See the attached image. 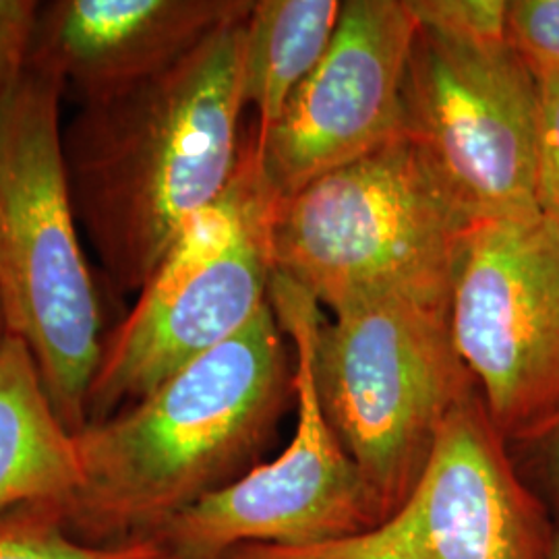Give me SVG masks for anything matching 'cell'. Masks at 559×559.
<instances>
[{
    "label": "cell",
    "instance_id": "12",
    "mask_svg": "<svg viewBox=\"0 0 559 559\" xmlns=\"http://www.w3.org/2000/svg\"><path fill=\"white\" fill-rule=\"evenodd\" d=\"M253 0H59L41 4L29 62L85 100L131 87L175 64Z\"/></svg>",
    "mask_w": 559,
    "mask_h": 559
},
{
    "label": "cell",
    "instance_id": "15",
    "mask_svg": "<svg viewBox=\"0 0 559 559\" xmlns=\"http://www.w3.org/2000/svg\"><path fill=\"white\" fill-rule=\"evenodd\" d=\"M152 543L90 545L75 539L59 506H27L0 516V559H147Z\"/></svg>",
    "mask_w": 559,
    "mask_h": 559
},
{
    "label": "cell",
    "instance_id": "6",
    "mask_svg": "<svg viewBox=\"0 0 559 559\" xmlns=\"http://www.w3.org/2000/svg\"><path fill=\"white\" fill-rule=\"evenodd\" d=\"M276 201L253 140L245 141L226 191L182 228L135 307L104 338L87 425L147 396L258 316L274 272Z\"/></svg>",
    "mask_w": 559,
    "mask_h": 559
},
{
    "label": "cell",
    "instance_id": "8",
    "mask_svg": "<svg viewBox=\"0 0 559 559\" xmlns=\"http://www.w3.org/2000/svg\"><path fill=\"white\" fill-rule=\"evenodd\" d=\"M267 300L295 346L297 425L284 452L185 510L150 540L170 559H224L242 545L311 547L380 524L359 466L338 440L316 381L318 300L272 272Z\"/></svg>",
    "mask_w": 559,
    "mask_h": 559
},
{
    "label": "cell",
    "instance_id": "10",
    "mask_svg": "<svg viewBox=\"0 0 559 559\" xmlns=\"http://www.w3.org/2000/svg\"><path fill=\"white\" fill-rule=\"evenodd\" d=\"M554 537L549 503L520 475L477 388L380 524L311 547L242 545L224 559H549Z\"/></svg>",
    "mask_w": 559,
    "mask_h": 559
},
{
    "label": "cell",
    "instance_id": "21",
    "mask_svg": "<svg viewBox=\"0 0 559 559\" xmlns=\"http://www.w3.org/2000/svg\"><path fill=\"white\" fill-rule=\"evenodd\" d=\"M7 332V325H4V311H2V302H0V334Z\"/></svg>",
    "mask_w": 559,
    "mask_h": 559
},
{
    "label": "cell",
    "instance_id": "20",
    "mask_svg": "<svg viewBox=\"0 0 559 559\" xmlns=\"http://www.w3.org/2000/svg\"><path fill=\"white\" fill-rule=\"evenodd\" d=\"M559 559V524H556V537H554V549H551V558Z\"/></svg>",
    "mask_w": 559,
    "mask_h": 559
},
{
    "label": "cell",
    "instance_id": "1",
    "mask_svg": "<svg viewBox=\"0 0 559 559\" xmlns=\"http://www.w3.org/2000/svg\"><path fill=\"white\" fill-rule=\"evenodd\" d=\"M247 17L158 75L85 100L62 131L78 222L119 293H140L239 168Z\"/></svg>",
    "mask_w": 559,
    "mask_h": 559
},
{
    "label": "cell",
    "instance_id": "19",
    "mask_svg": "<svg viewBox=\"0 0 559 559\" xmlns=\"http://www.w3.org/2000/svg\"><path fill=\"white\" fill-rule=\"evenodd\" d=\"M526 448L535 450L537 454L540 479L545 483L547 493L559 500V419L547 433H543L539 440L528 443Z\"/></svg>",
    "mask_w": 559,
    "mask_h": 559
},
{
    "label": "cell",
    "instance_id": "4",
    "mask_svg": "<svg viewBox=\"0 0 559 559\" xmlns=\"http://www.w3.org/2000/svg\"><path fill=\"white\" fill-rule=\"evenodd\" d=\"M471 216L404 133L276 201L274 272L334 316L365 302L450 309Z\"/></svg>",
    "mask_w": 559,
    "mask_h": 559
},
{
    "label": "cell",
    "instance_id": "2",
    "mask_svg": "<svg viewBox=\"0 0 559 559\" xmlns=\"http://www.w3.org/2000/svg\"><path fill=\"white\" fill-rule=\"evenodd\" d=\"M293 399L295 360L267 300L239 334L81 429L80 487L59 508L69 533L102 547L150 543L258 464Z\"/></svg>",
    "mask_w": 559,
    "mask_h": 559
},
{
    "label": "cell",
    "instance_id": "22",
    "mask_svg": "<svg viewBox=\"0 0 559 559\" xmlns=\"http://www.w3.org/2000/svg\"><path fill=\"white\" fill-rule=\"evenodd\" d=\"M150 559H170V558H166V556H162L160 551H158V549H156V554H154V556H152V558Z\"/></svg>",
    "mask_w": 559,
    "mask_h": 559
},
{
    "label": "cell",
    "instance_id": "7",
    "mask_svg": "<svg viewBox=\"0 0 559 559\" xmlns=\"http://www.w3.org/2000/svg\"><path fill=\"white\" fill-rule=\"evenodd\" d=\"M316 381L381 520L406 500L443 423L479 388L460 357L450 309L402 299L321 321Z\"/></svg>",
    "mask_w": 559,
    "mask_h": 559
},
{
    "label": "cell",
    "instance_id": "17",
    "mask_svg": "<svg viewBox=\"0 0 559 559\" xmlns=\"http://www.w3.org/2000/svg\"><path fill=\"white\" fill-rule=\"evenodd\" d=\"M539 83L537 205L559 224V71L535 75Z\"/></svg>",
    "mask_w": 559,
    "mask_h": 559
},
{
    "label": "cell",
    "instance_id": "18",
    "mask_svg": "<svg viewBox=\"0 0 559 559\" xmlns=\"http://www.w3.org/2000/svg\"><path fill=\"white\" fill-rule=\"evenodd\" d=\"M40 2L0 0V94L27 69Z\"/></svg>",
    "mask_w": 559,
    "mask_h": 559
},
{
    "label": "cell",
    "instance_id": "23",
    "mask_svg": "<svg viewBox=\"0 0 559 559\" xmlns=\"http://www.w3.org/2000/svg\"><path fill=\"white\" fill-rule=\"evenodd\" d=\"M150 558H152V556H150ZM150 558H147V559H150Z\"/></svg>",
    "mask_w": 559,
    "mask_h": 559
},
{
    "label": "cell",
    "instance_id": "9",
    "mask_svg": "<svg viewBox=\"0 0 559 559\" xmlns=\"http://www.w3.org/2000/svg\"><path fill=\"white\" fill-rule=\"evenodd\" d=\"M450 325L501 438L539 440L559 419V224L540 212L471 222Z\"/></svg>",
    "mask_w": 559,
    "mask_h": 559
},
{
    "label": "cell",
    "instance_id": "13",
    "mask_svg": "<svg viewBox=\"0 0 559 559\" xmlns=\"http://www.w3.org/2000/svg\"><path fill=\"white\" fill-rule=\"evenodd\" d=\"M81 483L75 436L48 399L38 362L15 334H0V516L64 506Z\"/></svg>",
    "mask_w": 559,
    "mask_h": 559
},
{
    "label": "cell",
    "instance_id": "11",
    "mask_svg": "<svg viewBox=\"0 0 559 559\" xmlns=\"http://www.w3.org/2000/svg\"><path fill=\"white\" fill-rule=\"evenodd\" d=\"M419 21L411 0H346L318 67L263 138L261 173L288 198L402 135V90Z\"/></svg>",
    "mask_w": 559,
    "mask_h": 559
},
{
    "label": "cell",
    "instance_id": "3",
    "mask_svg": "<svg viewBox=\"0 0 559 559\" xmlns=\"http://www.w3.org/2000/svg\"><path fill=\"white\" fill-rule=\"evenodd\" d=\"M62 90L55 73L27 64L0 94V302L7 332L29 346L48 399L78 436L104 323L64 162Z\"/></svg>",
    "mask_w": 559,
    "mask_h": 559
},
{
    "label": "cell",
    "instance_id": "16",
    "mask_svg": "<svg viewBox=\"0 0 559 559\" xmlns=\"http://www.w3.org/2000/svg\"><path fill=\"white\" fill-rule=\"evenodd\" d=\"M506 38L533 75L559 71V0L506 2Z\"/></svg>",
    "mask_w": 559,
    "mask_h": 559
},
{
    "label": "cell",
    "instance_id": "14",
    "mask_svg": "<svg viewBox=\"0 0 559 559\" xmlns=\"http://www.w3.org/2000/svg\"><path fill=\"white\" fill-rule=\"evenodd\" d=\"M340 11L338 0H253L245 21L242 94L258 110V140L325 55Z\"/></svg>",
    "mask_w": 559,
    "mask_h": 559
},
{
    "label": "cell",
    "instance_id": "5",
    "mask_svg": "<svg viewBox=\"0 0 559 559\" xmlns=\"http://www.w3.org/2000/svg\"><path fill=\"white\" fill-rule=\"evenodd\" d=\"M419 21L402 133L471 221L540 212L539 83L506 38V2L411 0Z\"/></svg>",
    "mask_w": 559,
    "mask_h": 559
}]
</instances>
